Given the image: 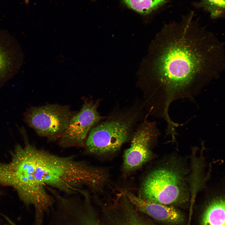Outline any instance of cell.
I'll return each instance as SVG.
<instances>
[{
  "label": "cell",
  "instance_id": "277c9868",
  "mask_svg": "<svg viewBox=\"0 0 225 225\" xmlns=\"http://www.w3.org/2000/svg\"><path fill=\"white\" fill-rule=\"evenodd\" d=\"M133 121V117H130L97 123L87 137L86 152L100 155L117 151L128 138Z\"/></svg>",
  "mask_w": 225,
  "mask_h": 225
},
{
  "label": "cell",
  "instance_id": "6da1fadb",
  "mask_svg": "<svg viewBox=\"0 0 225 225\" xmlns=\"http://www.w3.org/2000/svg\"><path fill=\"white\" fill-rule=\"evenodd\" d=\"M191 20L165 26L150 49L148 74L163 92L167 111L174 100L219 78L225 69L224 43Z\"/></svg>",
  "mask_w": 225,
  "mask_h": 225
},
{
  "label": "cell",
  "instance_id": "4fadbf2b",
  "mask_svg": "<svg viewBox=\"0 0 225 225\" xmlns=\"http://www.w3.org/2000/svg\"><path fill=\"white\" fill-rule=\"evenodd\" d=\"M204 7L214 19L221 17L225 9L224 0H202Z\"/></svg>",
  "mask_w": 225,
  "mask_h": 225
},
{
  "label": "cell",
  "instance_id": "8fae6325",
  "mask_svg": "<svg viewBox=\"0 0 225 225\" xmlns=\"http://www.w3.org/2000/svg\"><path fill=\"white\" fill-rule=\"evenodd\" d=\"M225 200L222 196L212 199L202 215L201 225H225Z\"/></svg>",
  "mask_w": 225,
  "mask_h": 225
},
{
  "label": "cell",
  "instance_id": "30bf717a",
  "mask_svg": "<svg viewBox=\"0 0 225 225\" xmlns=\"http://www.w3.org/2000/svg\"><path fill=\"white\" fill-rule=\"evenodd\" d=\"M126 195L137 209L153 219L172 224L180 223L183 220L182 213L170 205L148 201L131 193Z\"/></svg>",
  "mask_w": 225,
  "mask_h": 225
},
{
  "label": "cell",
  "instance_id": "9c48e42d",
  "mask_svg": "<svg viewBox=\"0 0 225 225\" xmlns=\"http://www.w3.org/2000/svg\"><path fill=\"white\" fill-rule=\"evenodd\" d=\"M23 55L15 38L8 32L0 30V88L19 71Z\"/></svg>",
  "mask_w": 225,
  "mask_h": 225
},
{
  "label": "cell",
  "instance_id": "8992f818",
  "mask_svg": "<svg viewBox=\"0 0 225 225\" xmlns=\"http://www.w3.org/2000/svg\"><path fill=\"white\" fill-rule=\"evenodd\" d=\"M98 101L88 98L84 100L80 111L75 113L58 140L64 148H84L88 136L92 127L103 118L98 111Z\"/></svg>",
  "mask_w": 225,
  "mask_h": 225
},
{
  "label": "cell",
  "instance_id": "7a4b0ae2",
  "mask_svg": "<svg viewBox=\"0 0 225 225\" xmlns=\"http://www.w3.org/2000/svg\"><path fill=\"white\" fill-rule=\"evenodd\" d=\"M17 145L8 162L0 163V185L14 188L25 204L34 206L36 223L43 224L54 202L48 190L49 175L45 150L37 148L27 140Z\"/></svg>",
  "mask_w": 225,
  "mask_h": 225
},
{
  "label": "cell",
  "instance_id": "5b68a950",
  "mask_svg": "<svg viewBox=\"0 0 225 225\" xmlns=\"http://www.w3.org/2000/svg\"><path fill=\"white\" fill-rule=\"evenodd\" d=\"M75 114L67 105L50 104L28 108L23 119L38 135L53 141L58 140Z\"/></svg>",
  "mask_w": 225,
  "mask_h": 225
},
{
  "label": "cell",
  "instance_id": "3957f363",
  "mask_svg": "<svg viewBox=\"0 0 225 225\" xmlns=\"http://www.w3.org/2000/svg\"><path fill=\"white\" fill-rule=\"evenodd\" d=\"M169 162L152 171L146 177L141 187L139 197L168 205L187 200L188 191L186 171L176 162Z\"/></svg>",
  "mask_w": 225,
  "mask_h": 225
},
{
  "label": "cell",
  "instance_id": "5bb4252c",
  "mask_svg": "<svg viewBox=\"0 0 225 225\" xmlns=\"http://www.w3.org/2000/svg\"><path fill=\"white\" fill-rule=\"evenodd\" d=\"M5 218L12 225H16L13 222H12V221H11L8 218L6 217L5 216H4Z\"/></svg>",
  "mask_w": 225,
  "mask_h": 225
},
{
  "label": "cell",
  "instance_id": "7c38bea8",
  "mask_svg": "<svg viewBox=\"0 0 225 225\" xmlns=\"http://www.w3.org/2000/svg\"><path fill=\"white\" fill-rule=\"evenodd\" d=\"M129 8L140 13L147 14L155 10L167 0H122Z\"/></svg>",
  "mask_w": 225,
  "mask_h": 225
},
{
  "label": "cell",
  "instance_id": "52a82bcc",
  "mask_svg": "<svg viewBox=\"0 0 225 225\" xmlns=\"http://www.w3.org/2000/svg\"><path fill=\"white\" fill-rule=\"evenodd\" d=\"M116 204L98 210L100 225H154L123 195Z\"/></svg>",
  "mask_w": 225,
  "mask_h": 225
},
{
  "label": "cell",
  "instance_id": "ba28073f",
  "mask_svg": "<svg viewBox=\"0 0 225 225\" xmlns=\"http://www.w3.org/2000/svg\"><path fill=\"white\" fill-rule=\"evenodd\" d=\"M154 132L153 127L149 122L144 123L135 132L130 147L124 153L123 166L125 170H134L150 159V144Z\"/></svg>",
  "mask_w": 225,
  "mask_h": 225
}]
</instances>
